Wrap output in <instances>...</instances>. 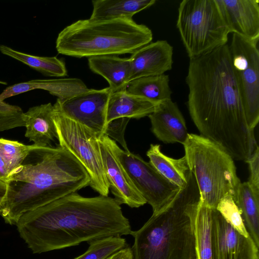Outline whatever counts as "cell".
<instances>
[{"instance_id":"obj_1","label":"cell","mask_w":259,"mask_h":259,"mask_svg":"<svg viewBox=\"0 0 259 259\" xmlns=\"http://www.w3.org/2000/svg\"><path fill=\"white\" fill-rule=\"evenodd\" d=\"M189 112L200 135L233 160L246 162L258 146L247 124L228 44L190 59Z\"/></svg>"},{"instance_id":"obj_2","label":"cell","mask_w":259,"mask_h":259,"mask_svg":"<svg viewBox=\"0 0 259 259\" xmlns=\"http://www.w3.org/2000/svg\"><path fill=\"white\" fill-rule=\"evenodd\" d=\"M16 225L34 254L133 232L115 198L85 197L76 192L24 213Z\"/></svg>"},{"instance_id":"obj_3","label":"cell","mask_w":259,"mask_h":259,"mask_svg":"<svg viewBox=\"0 0 259 259\" xmlns=\"http://www.w3.org/2000/svg\"><path fill=\"white\" fill-rule=\"evenodd\" d=\"M32 153L33 160L28 162L25 160L10 173L6 183L7 192L0 214L6 223L11 225H16L24 213L76 192L90 183L84 166L59 145L36 146Z\"/></svg>"},{"instance_id":"obj_4","label":"cell","mask_w":259,"mask_h":259,"mask_svg":"<svg viewBox=\"0 0 259 259\" xmlns=\"http://www.w3.org/2000/svg\"><path fill=\"white\" fill-rule=\"evenodd\" d=\"M201 202L195 177L174 198L131 235L133 259H197L195 222Z\"/></svg>"},{"instance_id":"obj_5","label":"cell","mask_w":259,"mask_h":259,"mask_svg":"<svg viewBox=\"0 0 259 259\" xmlns=\"http://www.w3.org/2000/svg\"><path fill=\"white\" fill-rule=\"evenodd\" d=\"M151 29L133 19L78 20L65 27L56 41L57 52L76 57L132 54L150 43Z\"/></svg>"},{"instance_id":"obj_6","label":"cell","mask_w":259,"mask_h":259,"mask_svg":"<svg viewBox=\"0 0 259 259\" xmlns=\"http://www.w3.org/2000/svg\"><path fill=\"white\" fill-rule=\"evenodd\" d=\"M190 170L193 174L201 202L216 208L220 201L231 195L235 202L241 182L233 158L209 139L188 134L183 144Z\"/></svg>"},{"instance_id":"obj_7","label":"cell","mask_w":259,"mask_h":259,"mask_svg":"<svg viewBox=\"0 0 259 259\" xmlns=\"http://www.w3.org/2000/svg\"><path fill=\"white\" fill-rule=\"evenodd\" d=\"M190 59L227 44L230 33L217 0H183L176 23Z\"/></svg>"},{"instance_id":"obj_8","label":"cell","mask_w":259,"mask_h":259,"mask_svg":"<svg viewBox=\"0 0 259 259\" xmlns=\"http://www.w3.org/2000/svg\"><path fill=\"white\" fill-rule=\"evenodd\" d=\"M53 119L59 145L71 153L88 172L89 186L100 195L108 196L109 186L105 172L98 134L60 113L54 106Z\"/></svg>"},{"instance_id":"obj_9","label":"cell","mask_w":259,"mask_h":259,"mask_svg":"<svg viewBox=\"0 0 259 259\" xmlns=\"http://www.w3.org/2000/svg\"><path fill=\"white\" fill-rule=\"evenodd\" d=\"M258 41L233 33L229 46L232 68L240 93L247 124L254 131L259 121Z\"/></svg>"},{"instance_id":"obj_10","label":"cell","mask_w":259,"mask_h":259,"mask_svg":"<svg viewBox=\"0 0 259 259\" xmlns=\"http://www.w3.org/2000/svg\"><path fill=\"white\" fill-rule=\"evenodd\" d=\"M110 144L134 185L152 207L153 213L160 210L174 198L180 187L168 181L139 155L121 149L111 139Z\"/></svg>"},{"instance_id":"obj_11","label":"cell","mask_w":259,"mask_h":259,"mask_svg":"<svg viewBox=\"0 0 259 259\" xmlns=\"http://www.w3.org/2000/svg\"><path fill=\"white\" fill-rule=\"evenodd\" d=\"M112 91L109 87L88 91L61 101L57 99L54 106L65 116L84 125L100 138L107 128V109Z\"/></svg>"},{"instance_id":"obj_12","label":"cell","mask_w":259,"mask_h":259,"mask_svg":"<svg viewBox=\"0 0 259 259\" xmlns=\"http://www.w3.org/2000/svg\"><path fill=\"white\" fill-rule=\"evenodd\" d=\"M213 259H259L258 247L232 227L215 208L212 211Z\"/></svg>"},{"instance_id":"obj_13","label":"cell","mask_w":259,"mask_h":259,"mask_svg":"<svg viewBox=\"0 0 259 259\" xmlns=\"http://www.w3.org/2000/svg\"><path fill=\"white\" fill-rule=\"evenodd\" d=\"M110 138H100V149L106 178L115 199L121 205L138 208L146 203L117 159L110 144Z\"/></svg>"},{"instance_id":"obj_14","label":"cell","mask_w":259,"mask_h":259,"mask_svg":"<svg viewBox=\"0 0 259 259\" xmlns=\"http://www.w3.org/2000/svg\"><path fill=\"white\" fill-rule=\"evenodd\" d=\"M172 57L173 48L165 40L151 42L137 50L129 58V82L142 77L164 74L172 68Z\"/></svg>"},{"instance_id":"obj_15","label":"cell","mask_w":259,"mask_h":259,"mask_svg":"<svg viewBox=\"0 0 259 259\" xmlns=\"http://www.w3.org/2000/svg\"><path fill=\"white\" fill-rule=\"evenodd\" d=\"M230 33L259 41L258 0H217Z\"/></svg>"},{"instance_id":"obj_16","label":"cell","mask_w":259,"mask_h":259,"mask_svg":"<svg viewBox=\"0 0 259 259\" xmlns=\"http://www.w3.org/2000/svg\"><path fill=\"white\" fill-rule=\"evenodd\" d=\"M155 136L165 144H183L188 134L184 117L171 99L162 102L148 116Z\"/></svg>"},{"instance_id":"obj_17","label":"cell","mask_w":259,"mask_h":259,"mask_svg":"<svg viewBox=\"0 0 259 259\" xmlns=\"http://www.w3.org/2000/svg\"><path fill=\"white\" fill-rule=\"evenodd\" d=\"M35 89L48 91L58 99L64 101L84 93L89 89L80 79L67 78L34 79L7 87L0 94V100Z\"/></svg>"},{"instance_id":"obj_18","label":"cell","mask_w":259,"mask_h":259,"mask_svg":"<svg viewBox=\"0 0 259 259\" xmlns=\"http://www.w3.org/2000/svg\"><path fill=\"white\" fill-rule=\"evenodd\" d=\"M54 106L51 103L33 106L24 113L25 136L37 147L51 146L57 139L53 119Z\"/></svg>"},{"instance_id":"obj_19","label":"cell","mask_w":259,"mask_h":259,"mask_svg":"<svg viewBox=\"0 0 259 259\" xmlns=\"http://www.w3.org/2000/svg\"><path fill=\"white\" fill-rule=\"evenodd\" d=\"M90 69L103 77L112 92L125 90L129 82L131 63L129 58L104 55L88 58Z\"/></svg>"},{"instance_id":"obj_20","label":"cell","mask_w":259,"mask_h":259,"mask_svg":"<svg viewBox=\"0 0 259 259\" xmlns=\"http://www.w3.org/2000/svg\"><path fill=\"white\" fill-rule=\"evenodd\" d=\"M157 105L146 99L128 94L125 90L113 92L107 106V123L119 118L139 119L148 116Z\"/></svg>"},{"instance_id":"obj_21","label":"cell","mask_w":259,"mask_h":259,"mask_svg":"<svg viewBox=\"0 0 259 259\" xmlns=\"http://www.w3.org/2000/svg\"><path fill=\"white\" fill-rule=\"evenodd\" d=\"M155 0H94L90 19H133L136 14L153 6Z\"/></svg>"},{"instance_id":"obj_22","label":"cell","mask_w":259,"mask_h":259,"mask_svg":"<svg viewBox=\"0 0 259 259\" xmlns=\"http://www.w3.org/2000/svg\"><path fill=\"white\" fill-rule=\"evenodd\" d=\"M147 156L149 162L170 182L180 188L186 184L190 170L185 155L172 158L161 151L160 145L151 144Z\"/></svg>"},{"instance_id":"obj_23","label":"cell","mask_w":259,"mask_h":259,"mask_svg":"<svg viewBox=\"0 0 259 259\" xmlns=\"http://www.w3.org/2000/svg\"><path fill=\"white\" fill-rule=\"evenodd\" d=\"M128 94L156 104L171 99L172 92L167 74L142 77L130 81L125 89Z\"/></svg>"},{"instance_id":"obj_24","label":"cell","mask_w":259,"mask_h":259,"mask_svg":"<svg viewBox=\"0 0 259 259\" xmlns=\"http://www.w3.org/2000/svg\"><path fill=\"white\" fill-rule=\"evenodd\" d=\"M235 203L249 236L258 247L259 195L255 193L248 182L241 183Z\"/></svg>"},{"instance_id":"obj_25","label":"cell","mask_w":259,"mask_h":259,"mask_svg":"<svg viewBox=\"0 0 259 259\" xmlns=\"http://www.w3.org/2000/svg\"><path fill=\"white\" fill-rule=\"evenodd\" d=\"M0 52L13 58L45 76L63 77L67 75L64 61L56 57H40L16 51L7 46L0 45Z\"/></svg>"},{"instance_id":"obj_26","label":"cell","mask_w":259,"mask_h":259,"mask_svg":"<svg viewBox=\"0 0 259 259\" xmlns=\"http://www.w3.org/2000/svg\"><path fill=\"white\" fill-rule=\"evenodd\" d=\"M213 209L204 205L201 201L195 222L197 259H213L211 244Z\"/></svg>"},{"instance_id":"obj_27","label":"cell","mask_w":259,"mask_h":259,"mask_svg":"<svg viewBox=\"0 0 259 259\" xmlns=\"http://www.w3.org/2000/svg\"><path fill=\"white\" fill-rule=\"evenodd\" d=\"M87 250L73 259H108L117 251L128 246L121 236H110L88 242Z\"/></svg>"},{"instance_id":"obj_28","label":"cell","mask_w":259,"mask_h":259,"mask_svg":"<svg viewBox=\"0 0 259 259\" xmlns=\"http://www.w3.org/2000/svg\"><path fill=\"white\" fill-rule=\"evenodd\" d=\"M36 146L34 144L26 145L17 141L0 138V153L10 173L23 164Z\"/></svg>"},{"instance_id":"obj_29","label":"cell","mask_w":259,"mask_h":259,"mask_svg":"<svg viewBox=\"0 0 259 259\" xmlns=\"http://www.w3.org/2000/svg\"><path fill=\"white\" fill-rule=\"evenodd\" d=\"M215 209L239 233L246 237H250L245 227L240 211L231 195L223 197Z\"/></svg>"},{"instance_id":"obj_30","label":"cell","mask_w":259,"mask_h":259,"mask_svg":"<svg viewBox=\"0 0 259 259\" xmlns=\"http://www.w3.org/2000/svg\"><path fill=\"white\" fill-rule=\"evenodd\" d=\"M20 126H25L21 108L0 100V132Z\"/></svg>"},{"instance_id":"obj_31","label":"cell","mask_w":259,"mask_h":259,"mask_svg":"<svg viewBox=\"0 0 259 259\" xmlns=\"http://www.w3.org/2000/svg\"><path fill=\"white\" fill-rule=\"evenodd\" d=\"M130 118L122 117L115 119L107 124L105 135L118 142L126 152H130L124 139V132Z\"/></svg>"},{"instance_id":"obj_32","label":"cell","mask_w":259,"mask_h":259,"mask_svg":"<svg viewBox=\"0 0 259 259\" xmlns=\"http://www.w3.org/2000/svg\"><path fill=\"white\" fill-rule=\"evenodd\" d=\"M250 176L248 183L255 194L259 195V148L256 147L250 157L247 160Z\"/></svg>"},{"instance_id":"obj_33","label":"cell","mask_w":259,"mask_h":259,"mask_svg":"<svg viewBox=\"0 0 259 259\" xmlns=\"http://www.w3.org/2000/svg\"><path fill=\"white\" fill-rule=\"evenodd\" d=\"M10 174L7 164L0 153V181L6 183Z\"/></svg>"},{"instance_id":"obj_34","label":"cell","mask_w":259,"mask_h":259,"mask_svg":"<svg viewBox=\"0 0 259 259\" xmlns=\"http://www.w3.org/2000/svg\"><path fill=\"white\" fill-rule=\"evenodd\" d=\"M131 254V248L130 247L127 246L117 251L109 257L108 259H127Z\"/></svg>"},{"instance_id":"obj_35","label":"cell","mask_w":259,"mask_h":259,"mask_svg":"<svg viewBox=\"0 0 259 259\" xmlns=\"http://www.w3.org/2000/svg\"><path fill=\"white\" fill-rule=\"evenodd\" d=\"M7 192V185L5 183L0 181V211L4 199Z\"/></svg>"},{"instance_id":"obj_36","label":"cell","mask_w":259,"mask_h":259,"mask_svg":"<svg viewBox=\"0 0 259 259\" xmlns=\"http://www.w3.org/2000/svg\"><path fill=\"white\" fill-rule=\"evenodd\" d=\"M0 83L2 84H4V85L7 84V82H6L5 81H1V80H0Z\"/></svg>"},{"instance_id":"obj_37","label":"cell","mask_w":259,"mask_h":259,"mask_svg":"<svg viewBox=\"0 0 259 259\" xmlns=\"http://www.w3.org/2000/svg\"><path fill=\"white\" fill-rule=\"evenodd\" d=\"M127 259H133L132 253V254L128 257Z\"/></svg>"}]
</instances>
